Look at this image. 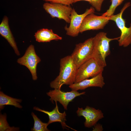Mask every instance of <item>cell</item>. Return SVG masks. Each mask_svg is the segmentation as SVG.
Instances as JSON below:
<instances>
[{"instance_id": "2", "label": "cell", "mask_w": 131, "mask_h": 131, "mask_svg": "<svg viewBox=\"0 0 131 131\" xmlns=\"http://www.w3.org/2000/svg\"><path fill=\"white\" fill-rule=\"evenodd\" d=\"M106 33L101 32L97 34L93 38V52L92 58L100 66L104 68L106 65V57L110 54L109 44L114 40H118L119 37L113 38H108Z\"/></svg>"}, {"instance_id": "18", "label": "cell", "mask_w": 131, "mask_h": 131, "mask_svg": "<svg viewBox=\"0 0 131 131\" xmlns=\"http://www.w3.org/2000/svg\"><path fill=\"white\" fill-rule=\"evenodd\" d=\"M6 114H0V131H18L19 128L14 127H10L7 123Z\"/></svg>"}, {"instance_id": "1", "label": "cell", "mask_w": 131, "mask_h": 131, "mask_svg": "<svg viewBox=\"0 0 131 131\" xmlns=\"http://www.w3.org/2000/svg\"><path fill=\"white\" fill-rule=\"evenodd\" d=\"M60 64L59 75L50 83V87L54 89H60L64 84L71 85L75 79L78 68L71 55L61 59Z\"/></svg>"}, {"instance_id": "12", "label": "cell", "mask_w": 131, "mask_h": 131, "mask_svg": "<svg viewBox=\"0 0 131 131\" xmlns=\"http://www.w3.org/2000/svg\"><path fill=\"white\" fill-rule=\"evenodd\" d=\"M105 84L104 77L101 72L90 79H86L79 82L69 85L72 90H84L88 88L98 87L102 88Z\"/></svg>"}, {"instance_id": "3", "label": "cell", "mask_w": 131, "mask_h": 131, "mask_svg": "<svg viewBox=\"0 0 131 131\" xmlns=\"http://www.w3.org/2000/svg\"><path fill=\"white\" fill-rule=\"evenodd\" d=\"M130 3H126L118 14L114 15L109 17L110 20L114 21L120 30L121 35L118 40L119 46L126 47L131 44V24L129 27L125 25V22L123 18V14L124 10L130 5Z\"/></svg>"}, {"instance_id": "7", "label": "cell", "mask_w": 131, "mask_h": 131, "mask_svg": "<svg viewBox=\"0 0 131 131\" xmlns=\"http://www.w3.org/2000/svg\"><path fill=\"white\" fill-rule=\"evenodd\" d=\"M43 8L53 18L62 19L70 23V15L73 8L70 6L60 3L47 2L43 5Z\"/></svg>"}, {"instance_id": "21", "label": "cell", "mask_w": 131, "mask_h": 131, "mask_svg": "<svg viewBox=\"0 0 131 131\" xmlns=\"http://www.w3.org/2000/svg\"><path fill=\"white\" fill-rule=\"evenodd\" d=\"M47 2L50 3H60L64 5L70 6L74 3V0H43Z\"/></svg>"}, {"instance_id": "16", "label": "cell", "mask_w": 131, "mask_h": 131, "mask_svg": "<svg viewBox=\"0 0 131 131\" xmlns=\"http://www.w3.org/2000/svg\"><path fill=\"white\" fill-rule=\"evenodd\" d=\"M22 100L13 98L4 94L2 91L0 92V109H3L5 105L13 106L16 107L21 108L22 106L20 104Z\"/></svg>"}, {"instance_id": "5", "label": "cell", "mask_w": 131, "mask_h": 131, "mask_svg": "<svg viewBox=\"0 0 131 131\" xmlns=\"http://www.w3.org/2000/svg\"><path fill=\"white\" fill-rule=\"evenodd\" d=\"M104 68L94 58H90L78 68L74 83L97 75L102 72Z\"/></svg>"}, {"instance_id": "22", "label": "cell", "mask_w": 131, "mask_h": 131, "mask_svg": "<svg viewBox=\"0 0 131 131\" xmlns=\"http://www.w3.org/2000/svg\"><path fill=\"white\" fill-rule=\"evenodd\" d=\"M94 126L93 131H102L103 128L102 126L100 124H96Z\"/></svg>"}, {"instance_id": "15", "label": "cell", "mask_w": 131, "mask_h": 131, "mask_svg": "<svg viewBox=\"0 0 131 131\" xmlns=\"http://www.w3.org/2000/svg\"><path fill=\"white\" fill-rule=\"evenodd\" d=\"M34 36L36 41L39 42H49L53 40H61L62 38L54 33L52 29L43 28L38 30Z\"/></svg>"}, {"instance_id": "11", "label": "cell", "mask_w": 131, "mask_h": 131, "mask_svg": "<svg viewBox=\"0 0 131 131\" xmlns=\"http://www.w3.org/2000/svg\"><path fill=\"white\" fill-rule=\"evenodd\" d=\"M76 113L78 116H83L84 118V126L88 128L94 126L99 120L104 117L103 114L101 110L88 106L84 109L78 107Z\"/></svg>"}, {"instance_id": "4", "label": "cell", "mask_w": 131, "mask_h": 131, "mask_svg": "<svg viewBox=\"0 0 131 131\" xmlns=\"http://www.w3.org/2000/svg\"><path fill=\"white\" fill-rule=\"evenodd\" d=\"M93 46V37L76 45L71 56L78 68L84 62L92 58Z\"/></svg>"}, {"instance_id": "10", "label": "cell", "mask_w": 131, "mask_h": 131, "mask_svg": "<svg viewBox=\"0 0 131 131\" xmlns=\"http://www.w3.org/2000/svg\"><path fill=\"white\" fill-rule=\"evenodd\" d=\"M110 20L109 17L97 16L92 13L86 16L81 25L80 33L90 30L103 29Z\"/></svg>"}, {"instance_id": "9", "label": "cell", "mask_w": 131, "mask_h": 131, "mask_svg": "<svg viewBox=\"0 0 131 131\" xmlns=\"http://www.w3.org/2000/svg\"><path fill=\"white\" fill-rule=\"evenodd\" d=\"M95 9L90 7L86 9L83 14H78L73 8L70 15V25L68 27L66 26L64 28L66 31V34L72 37L77 36L80 33V29L82 22L85 17L92 13H94Z\"/></svg>"}, {"instance_id": "13", "label": "cell", "mask_w": 131, "mask_h": 131, "mask_svg": "<svg viewBox=\"0 0 131 131\" xmlns=\"http://www.w3.org/2000/svg\"><path fill=\"white\" fill-rule=\"evenodd\" d=\"M55 107L51 111L42 109L36 107H34L33 109L34 110L43 112L48 115L49 120L48 123L49 124L57 122L61 123L63 128L66 127L70 128L66 123V112L64 111L63 113L60 112L57 102H55Z\"/></svg>"}, {"instance_id": "6", "label": "cell", "mask_w": 131, "mask_h": 131, "mask_svg": "<svg viewBox=\"0 0 131 131\" xmlns=\"http://www.w3.org/2000/svg\"><path fill=\"white\" fill-rule=\"evenodd\" d=\"M41 59L36 53L34 46L31 45L27 49L24 55L19 58L17 62L20 64L26 67L30 71L33 80L37 78V67Z\"/></svg>"}, {"instance_id": "14", "label": "cell", "mask_w": 131, "mask_h": 131, "mask_svg": "<svg viewBox=\"0 0 131 131\" xmlns=\"http://www.w3.org/2000/svg\"><path fill=\"white\" fill-rule=\"evenodd\" d=\"M0 34L5 39L12 47L16 54L20 55L16 43L10 29L8 24V19L5 16L0 25Z\"/></svg>"}, {"instance_id": "20", "label": "cell", "mask_w": 131, "mask_h": 131, "mask_svg": "<svg viewBox=\"0 0 131 131\" xmlns=\"http://www.w3.org/2000/svg\"><path fill=\"white\" fill-rule=\"evenodd\" d=\"M104 0H74V3L76 2L84 1L88 2L92 7L98 11H100L101 9L103 2Z\"/></svg>"}, {"instance_id": "17", "label": "cell", "mask_w": 131, "mask_h": 131, "mask_svg": "<svg viewBox=\"0 0 131 131\" xmlns=\"http://www.w3.org/2000/svg\"><path fill=\"white\" fill-rule=\"evenodd\" d=\"M31 115L33 119L34 123L31 130L33 131H49L47 126L49 125L48 123H44L42 122L37 116L33 112Z\"/></svg>"}, {"instance_id": "19", "label": "cell", "mask_w": 131, "mask_h": 131, "mask_svg": "<svg viewBox=\"0 0 131 131\" xmlns=\"http://www.w3.org/2000/svg\"><path fill=\"white\" fill-rule=\"evenodd\" d=\"M125 0H111V4L109 9L103 13L102 16L109 17L114 15L117 7L120 5Z\"/></svg>"}, {"instance_id": "8", "label": "cell", "mask_w": 131, "mask_h": 131, "mask_svg": "<svg viewBox=\"0 0 131 131\" xmlns=\"http://www.w3.org/2000/svg\"><path fill=\"white\" fill-rule=\"evenodd\" d=\"M85 92L79 93L77 90H72L69 92H65L60 89H54L47 93L50 97L49 100L52 103L58 101L63 106L65 110L67 109L68 105L70 102L76 97L85 94Z\"/></svg>"}]
</instances>
